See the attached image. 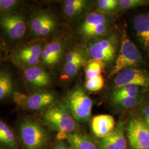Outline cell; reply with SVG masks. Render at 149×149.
I'll use <instances>...</instances> for the list:
<instances>
[{"label": "cell", "instance_id": "4dcf8cb0", "mask_svg": "<svg viewBox=\"0 0 149 149\" xmlns=\"http://www.w3.org/2000/svg\"><path fill=\"white\" fill-rule=\"evenodd\" d=\"M85 58L84 57L82 54L77 50H72L69 52L65 55V63L74 62L81 60H84Z\"/></svg>", "mask_w": 149, "mask_h": 149}, {"label": "cell", "instance_id": "277c9868", "mask_svg": "<svg viewBox=\"0 0 149 149\" xmlns=\"http://www.w3.org/2000/svg\"><path fill=\"white\" fill-rule=\"evenodd\" d=\"M42 122L52 131L66 135L78 131L79 124L60 103L43 112Z\"/></svg>", "mask_w": 149, "mask_h": 149}, {"label": "cell", "instance_id": "52a82bcc", "mask_svg": "<svg viewBox=\"0 0 149 149\" xmlns=\"http://www.w3.org/2000/svg\"><path fill=\"white\" fill-rule=\"evenodd\" d=\"M128 140L132 149H149V127L141 119L133 118L128 123Z\"/></svg>", "mask_w": 149, "mask_h": 149}, {"label": "cell", "instance_id": "7402d4cb", "mask_svg": "<svg viewBox=\"0 0 149 149\" xmlns=\"http://www.w3.org/2000/svg\"><path fill=\"white\" fill-rule=\"evenodd\" d=\"M105 63L99 60L92 59L87 62L85 68L86 79L89 80L101 74L104 68Z\"/></svg>", "mask_w": 149, "mask_h": 149}, {"label": "cell", "instance_id": "1f68e13d", "mask_svg": "<svg viewBox=\"0 0 149 149\" xmlns=\"http://www.w3.org/2000/svg\"><path fill=\"white\" fill-rule=\"evenodd\" d=\"M50 149H72L68 143L62 139H58L54 141L53 145Z\"/></svg>", "mask_w": 149, "mask_h": 149}, {"label": "cell", "instance_id": "d6986e66", "mask_svg": "<svg viewBox=\"0 0 149 149\" xmlns=\"http://www.w3.org/2000/svg\"><path fill=\"white\" fill-rule=\"evenodd\" d=\"M15 91L11 74L7 71H0V102L12 97Z\"/></svg>", "mask_w": 149, "mask_h": 149}, {"label": "cell", "instance_id": "8fae6325", "mask_svg": "<svg viewBox=\"0 0 149 149\" xmlns=\"http://www.w3.org/2000/svg\"><path fill=\"white\" fill-rule=\"evenodd\" d=\"M29 26L31 33L34 36L44 37L54 32L56 27V21L50 13L40 11L32 16Z\"/></svg>", "mask_w": 149, "mask_h": 149}, {"label": "cell", "instance_id": "836d02e7", "mask_svg": "<svg viewBox=\"0 0 149 149\" xmlns=\"http://www.w3.org/2000/svg\"><path fill=\"white\" fill-rule=\"evenodd\" d=\"M86 3L87 1L84 0H66L64 1V6L84 5Z\"/></svg>", "mask_w": 149, "mask_h": 149}, {"label": "cell", "instance_id": "d590c367", "mask_svg": "<svg viewBox=\"0 0 149 149\" xmlns=\"http://www.w3.org/2000/svg\"><path fill=\"white\" fill-rule=\"evenodd\" d=\"M1 44H0V54H1Z\"/></svg>", "mask_w": 149, "mask_h": 149}, {"label": "cell", "instance_id": "5b68a950", "mask_svg": "<svg viewBox=\"0 0 149 149\" xmlns=\"http://www.w3.org/2000/svg\"><path fill=\"white\" fill-rule=\"evenodd\" d=\"M142 63V56L136 45L131 40L125 28L123 30L120 49L111 75L118 74L123 70L135 68Z\"/></svg>", "mask_w": 149, "mask_h": 149}, {"label": "cell", "instance_id": "d6a6232c", "mask_svg": "<svg viewBox=\"0 0 149 149\" xmlns=\"http://www.w3.org/2000/svg\"><path fill=\"white\" fill-rule=\"evenodd\" d=\"M140 114L143 121L146 122L149 120V103L144 104L140 109Z\"/></svg>", "mask_w": 149, "mask_h": 149}, {"label": "cell", "instance_id": "e0dca14e", "mask_svg": "<svg viewBox=\"0 0 149 149\" xmlns=\"http://www.w3.org/2000/svg\"><path fill=\"white\" fill-rule=\"evenodd\" d=\"M64 140L72 149H100L98 140L79 131L65 135Z\"/></svg>", "mask_w": 149, "mask_h": 149}, {"label": "cell", "instance_id": "f546056e", "mask_svg": "<svg viewBox=\"0 0 149 149\" xmlns=\"http://www.w3.org/2000/svg\"><path fill=\"white\" fill-rule=\"evenodd\" d=\"M86 6L84 5L71 6H64V13L65 16L68 18H72L78 16L80 14Z\"/></svg>", "mask_w": 149, "mask_h": 149}, {"label": "cell", "instance_id": "8992f818", "mask_svg": "<svg viewBox=\"0 0 149 149\" xmlns=\"http://www.w3.org/2000/svg\"><path fill=\"white\" fill-rule=\"evenodd\" d=\"M45 43L42 39L23 44L16 49L11 55V61L17 66L25 69L41 64V55Z\"/></svg>", "mask_w": 149, "mask_h": 149}, {"label": "cell", "instance_id": "3957f363", "mask_svg": "<svg viewBox=\"0 0 149 149\" xmlns=\"http://www.w3.org/2000/svg\"><path fill=\"white\" fill-rule=\"evenodd\" d=\"M12 98L19 109L30 112H45L58 103L57 96L54 93L43 90L28 93L15 91Z\"/></svg>", "mask_w": 149, "mask_h": 149}, {"label": "cell", "instance_id": "30bf717a", "mask_svg": "<svg viewBox=\"0 0 149 149\" xmlns=\"http://www.w3.org/2000/svg\"><path fill=\"white\" fill-rule=\"evenodd\" d=\"M88 50L92 59L99 60L105 63L114 59L116 47L111 38H100L96 39L88 44Z\"/></svg>", "mask_w": 149, "mask_h": 149}, {"label": "cell", "instance_id": "ac0fdd59", "mask_svg": "<svg viewBox=\"0 0 149 149\" xmlns=\"http://www.w3.org/2000/svg\"><path fill=\"white\" fill-rule=\"evenodd\" d=\"M0 149H21L15 130L1 119H0Z\"/></svg>", "mask_w": 149, "mask_h": 149}, {"label": "cell", "instance_id": "cb8c5ba5", "mask_svg": "<svg viewBox=\"0 0 149 149\" xmlns=\"http://www.w3.org/2000/svg\"><path fill=\"white\" fill-rule=\"evenodd\" d=\"M85 63V59L74 62L65 63L63 68V75L67 78L74 77Z\"/></svg>", "mask_w": 149, "mask_h": 149}, {"label": "cell", "instance_id": "9a60e30c", "mask_svg": "<svg viewBox=\"0 0 149 149\" xmlns=\"http://www.w3.org/2000/svg\"><path fill=\"white\" fill-rule=\"evenodd\" d=\"M63 42L60 39H55L46 44L41 55V64L53 66L58 64L64 52Z\"/></svg>", "mask_w": 149, "mask_h": 149}, {"label": "cell", "instance_id": "6da1fadb", "mask_svg": "<svg viewBox=\"0 0 149 149\" xmlns=\"http://www.w3.org/2000/svg\"><path fill=\"white\" fill-rule=\"evenodd\" d=\"M15 130L21 149H50L53 146L49 129L32 117H22L17 123Z\"/></svg>", "mask_w": 149, "mask_h": 149}, {"label": "cell", "instance_id": "2e32d148", "mask_svg": "<svg viewBox=\"0 0 149 149\" xmlns=\"http://www.w3.org/2000/svg\"><path fill=\"white\" fill-rule=\"evenodd\" d=\"M116 123L113 116L108 114L96 116L91 121V129L98 138H104L111 133L116 127Z\"/></svg>", "mask_w": 149, "mask_h": 149}, {"label": "cell", "instance_id": "7c38bea8", "mask_svg": "<svg viewBox=\"0 0 149 149\" xmlns=\"http://www.w3.org/2000/svg\"><path fill=\"white\" fill-rule=\"evenodd\" d=\"M98 140L100 149H127L124 124L119 121L111 133Z\"/></svg>", "mask_w": 149, "mask_h": 149}, {"label": "cell", "instance_id": "e575fe53", "mask_svg": "<svg viewBox=\"0 0 149 149\" xmlns=\"http://www.w3.org/2000/svg\"><path fill=\"white\" fill-rule=\"evenodd\" d=\"M145 123V124H146L148 126H149V121H148V122H146Z\"/></svg>", "mask_w": 149, "mask_h": 149}, {"label": "cell", "instance_id": "5bb4252c", "mask_svg": "<svg viewBox=\"0 0 149 149\" xmlns=\"http://www.w3.org/2000/svg\"><path fill=\"white\" fill-rule=\"evenodd\" d=\"M24 79L33 88L42 90L51 84V77L47 70L39 66L23 70Z\"/></svg>", "mask_w": 149, "mask_h": 149}, {"label": "cell", "instance_id": "44dd1931", "mask_svg": "<svg viewBox=\"0 0 149 149\" xmlns=\"http://www.w3.org/2000/svg\"><path fill=\"white\" fill-rule=\"evenodd\" d=\"M143 87L136 85H126L119 87L113 91L112 100L124 97H135L142 95Z\"/></svg>", "mask_w": 149, "mask_h": 149}, {"label": "cell", "instance_id": "7a4b0ae2", "mask_svg": "<svg viewBox=\"0 0 149 149\" xmlns=\"http://www.w3.org/2000/svg\"><path fill=\"white\" fill-rule=\"evenodd\" d=\"M59 103L78 123L90 119L93 102L82 88L76 87L70 91Z\"/></svg>", "mask_w": 149, "mask_h": 149}, {"label": "cell", "instance_id": "ba28073f", "mask_svg": "<svg viewBox=\"0 0 149 149\" xmlns=\"http://www.w3.org/2000/svg\"><path fill=\"white\" fill-rule=\"evenodd\" d=\"M116 89L126 85H136L149 89V73L144 69L129 68L118 74L114 81Z\"/></svg>", "mask_w": 149, "mask_h": 149}, {"label": "cell", "instance_id": "484cf974", "mask_svg": "<svg viewBox=\"0 0 149 149\" xmlns=\"http://www.w3.org/2000/svg\"><path fill=\"white\" fill-rule=\"evenodd\" d=\"M110 26L109 23H106L91 28L82 33V34L87 37H97L104 36L108 32Z\"/></svg>", "mask_w": 149, "mask_h": 149}, {"label": "cell", "instance_id": "4316f807", "mask_svg": "<svg viewBox=\"0 0 149 149\" xmlns=\"http://www.w3.org/2000/svg\"><path fill=\"white\" fill-rule=\"evenodd\" d=\"M104 79L102 74H99L89 80H86V88L91 92L101 90L104 86Z\"/></svg>", "mask_w": 149, "mask_h": 149}, {"label": "cell", "instance_id": "603a6c76", "mask_svg": "<svg viewBox=\"0 0 149 149\" xmlns=\"http://www.w3.org/2000/svg\"><path fill=\"white\" fill-rule=\"evenodd\" d=\"M143 101V97L141 96L135 97H124L112 100L114 105L120 108L130 109L140 106Z\"/></svg>", "mask_w": 149, "mask_h": 149}, {"label": "cell", "instance_id": "d4e9b609", "mask_svg": "<svg viewBox=\"0 0 149 149\" xmlns=\"http://www.w3.org/2000/svg\"><path fill=\"white\" fill-rule=\"evenodd\" d=\"M21 3V1L0 0V17L13 13Z\"/></svg>", "mask_w": 149, "mask_h": 149}, {"label": "cell", "instance_id": "83f0119b", "mask_svg": "<svg viewBox=\"0 0 149 149\" xmlns=\"http://www.w3.org/2000/svg\"><path fill=\"white\" fill-rule=\"evenodd\" d=\"M148 5H149V0H120L118 3V7L121 10H129Z\"/></svg>", "mask_w": 149, "mask_h": 149}, {"label": "cell", "instance_id": "f1b7e54d", "mask_svg": "<svg viewBox=\"0 0 149 149\" xmlns=\"http://www.w3.org/2000/svg\"><path fill=\"white\" fill-rule=\"evenodd\" d=\"M117 0H100L97 1V8L103 12L114 11L118 7Z\"/></svg>", "mask_w": 149, "mask_h": 149}, {"label": "cell", "instance_id": "9c48e42d", "mask_svg": "<svg viewBox=\"0 0 149 149\" xmlns=\"http://www.w3.org/2000/svg\"><path fill=\"white\" fill-rule=\"evenodd\" d=\"M0 24L7 36L12 40H18L26 32V23L21 14L12 13L0 17Z\"/></svg>", "mask_w": 149, "mask_h": 149}, {"label": "cell", "instance_id": "ffe728a7", "mask_svg": "<svg viewBox=\"0 0 149 149\" xmlns=\"http://www.w3.org/2000/svg\"><path fill=\"white\" fill-rule=\"evenodd\" d=\"M109 23V19L106 14L101 12H95L89 13L81 26V33L91 28Z\"/></svg>", "mask_w": 149, "mask_h": 149}, {"label": "cell", "instance_id": "4fadbf2b", "mask_svg": "<svg viewBox=\"0 0 149 149\" xmlns=\"http://www.w3.org/2000/svg\"><path fill=\"white\" fill-rule=\"evenodd\" d=\"M134 32L141 47L149 54V13H141L134 17Z\"/></svg>", "mask_w": 149, "mask_h": 149}]
</instances>
